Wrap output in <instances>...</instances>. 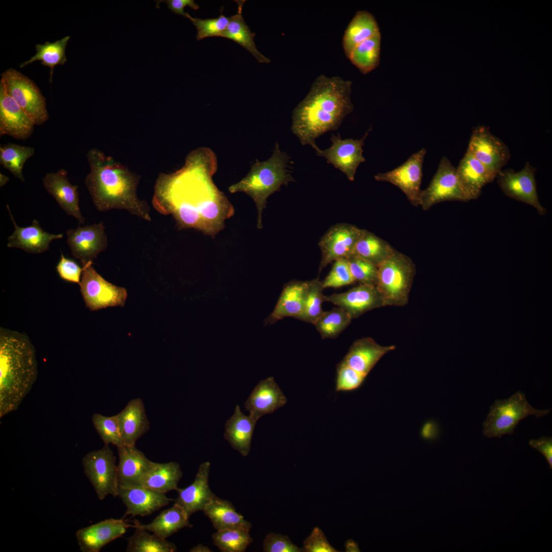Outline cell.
Listing matches in <instances>:
<instances>
[{
  "instance_id": "cell-7",
  "label": "cell",
  "mask_w": 552,
  "mask_h": 552,
  "mask_svg": "<svg viewBox=\"0 0 552 552\" xmlns=\"http://www.w3.org/2000/svg\"><path fill=\"white\" fill-rule=\"evenodd\" d=\"M550 411L551 409L541 410L533 407L525 395L517 391L508 399L495 400L482 423V433L488 438H500L505 434H512L521 420L530 416L540 418Z\"/></svg>"
},
{
  "instance_id": "cell-12",
  "label": "cell",
  "mask_w": 552,
  "mask_h": 552,
  "mask_svg": "<svg viewBox=\"0 0 552 552\" xmlns=\"http://www.w3.org/2000/svg\"><path fill=\"white\" fill-rule=\"evenodd\" d=\"M370 127L360 139L352 138L342 139L340 135L332 134V144L327 149L317 148L316 154L325 158L327 163L332 165L346 175L350 181H353L358 166L365 161L363 155V147Z\"/></svg>"
},
{
  "instance_id": "cell-14",
  "label": "cell",
  "mask_w": 552,
  "mask_h": 552,
  "mask_svg": "<svg viewBox=\"0 0 552 552\" xmlns=\"http://www.w3.org/2000/svg\"><path fill=\"white\" fill-rule=\"evenodd\" d=\"M467 152L496 176L511 157L507 146L484 125L473 129Z\"/></svg>"
},
{
  "instance_id": "cell-20",
  "label": "cell",
  "mask_w": 552,
  "mask_h": 552,
  "mask_svg": "<svg viewBox=\"0 0 552 552\" xmlns=\"http://www.w3.org/2000/svg\"><path fill=\"white\" fill-rule=\"evenodd\" d=\"M117 447L119 464L117 465L118 487L132 488L142 487L144 479L153 462L149 459L135 445H121Z\"/></svg>"
},
{
  "instance_id": "cell-46",
  "label": "cell",
  "mask_w": 552,
  "mask_h": 552,
  "mask_svg": "<svg viewBox=\"0 0 552 552\" xmlns=\"http://www.w3.org/2000/svg\"><path fill=\"white\" fill-rule=\"evenodd\" d=\"M186 17L189 18L196 27L198 40L206 37H221L229 21V17L222 14L215 18L200 19L193 18L186 13Z\"/></svg>"
},
{
  "instance_id": "cell-55",
  "label": "cell",
  "mask_w": 552,
  "mask_h": 552,
  "mask_svg": "<svg viewBox=\"0 0 552 552\" xmlns=\"http://www.w3.org/2000/svg\"><path fill=\"white\" fill-rule=\"evenodd\" d=\"M437 429L432 423H427L422 429V437L427 440H432L438 435Z\"/></svg>"
},
{
  "instance_id": "cell-8",
  "label": "cell",
  "mask_w": 552,
  "mask_h": 552,
  "mask_svg": "<svg viewBox=\"0 0 552 552\" xmlns=\"http://www.w3.org/2000/svg\"><path fill=\"white\" fill-rule=\"evenodd\" d=\"M1 82L35 125H41L48 120L45 99L31 80L16 70L9 68L2 74Z\"/></svg>"
},
{
  "instance_id": "cell-22",
  "label": "cell",
  "mask_w": 552,
  "mask_h": 552,
  "mask_svg": "<svg viewBox=\"0 0 552 552\" xmlns=\"http://www.w3.org/2000/svg\"><path fill=\"white\" fill-rule=\"evenodd\" d=\"M42 181L45 189L60 208L67 215L76 218L80 225L84 224L85 219L79 208L78 186L70 181L66 170L60 169L56 172L48 173Z\"/></svg>"
},
{
  "instance_id": "cell-11",
  "label": "cell",
  "mask_w": 552,
  "mask_h": 552,
  "mask_svg": "<svg viewBox=\"0 0 552 552\" xmlns=\"http://www.w3.org/2000/svg\"><path fill=\"white\" fill-rule=\"evenodd\" d=\"M80 292L86 307L90 311L111 307H123L127 297L125 288L106 281L94 268L93 263L82 267Z\"/></svg>"
},
{
  "instance_id": "cell-35",
  "label": "cell",
  "mask_w": 552,
  "mask_h": 552,
  "mask_svg": "<svg viewBox=\"0 0 552 552\" xmlns=\"http://www.w3.org/2000/svg\"><path fill=\"white\" fill-rule=\"evenodd\" d=\"M238 12L229 17V24L221 37L236 42L253 55L260 63H268L269 58L262 54L257 49L254 37L255 34L251 32L242 16V8L245 1H237Z\"/></svg>"
},
{
  "instance_id": "cell-37",
  "label": "cell",
  "mask_w": 552,
  "mask_h": 552,
  "mask_svg": "<svg viewBox=\"0 0 552 552\" xmlns=\"http://www.w3.org/2000/svg\"><path fill=\"white\" fill-rule=\"evenodd\" d=\"M388 242L374 234L363 229L354 249V255L378 267L395 251Z\"/></svg>"
},
{
  "instance_id": "cell-28",
  "label": "cell",
  "mask_w": 552,
  "mask_h": 552,
  "mask_svg": "<svg viewBox=\"0 0 552 552\" xmlns=\"http://www.w3.org/2000/svg\"><path fill=\"white\" fill-rule=\"evenodd\" d=\"M117 416L123 445H135L149 429V422L141 398L131 400Z\"/></svg>"
},
{
  "instance_id": "cell-17",
  "label": "cell",
  "mask_w": 552,
  "mask_h": 552,
  "mask_svg": "<svg viewBox=\"0 0 552 552\" xmlns=\"http://www.w3.org/2000/svg\"><path fill=\"white\" fill-rule=\"evenodd\" d=\"M362 231L346 223L338 224L330 228L318 243L321 252L319 271L332 261L353 256L356 244Z\"/></svg>"
},
{
  "instance_id": "cell-53",
  "label": "cell",
  "mask_w": 552,
  "mask_h": 552,
  "mask_svg": "<svg viewBox=\"0 0 552 552\" xmlns=\"http://www.w3.org/2000/svg\"><path fill=\"white\" fill-rule=\"evenodd\" d=\"M530 446L538 450L546 459L550 469H552V438L542 436L538 439H531Z\"/></svg>"
},
{
  "instance_id": "cell-42",
  "label": "cell",
  "mask_w": 552,
  "mask_h": 552,
  "mask_svg": "<svg viewBox=\"0 0 552 552\" xmlns=\"http://www.w3.org/2000/svg\"><path fill=\"white\" fill-rule=\"evenodd\" d=\"M351 320L344 310L337 307L324 311L313 325L323 339L335 338L349 326Z\"/></svg>"
},
{
  "instance_id": "cell-24",
  "label": "cell",
  "mask_w": 552,
  "mask_h": 552,
  "mask_svg": "<svg viewBox=\"0 0 552 552\" xmlns=\"http://www.w3.org/2000/svg\"><path fill=\"white\" fill-rule=\"evenodd\" d=\"M7 208L14 227V231L8 238V247L21 249L31 254H40L49 250L53 240L63 237L62 234H53L44 231L36 219L28 226H18L8 205Z\"/></svg>"
},
{
  "instance_id": "cell-56",
  "label": "cell",
  "mask_w": 552,
  "mask_h": 552,
  "mask_svg": "<svg viewBox=\"0 0 552 552\" xmlns=\"http://www.w3.org/2000/svg\"><path fill=\"white\" fill-rule=\"evenodd\" d=\"M346 552H359L360 551L359 545L357 542L352 539H349L344 543Z\"/></svg>"
},
{
  "instance_id": "cell-45",
  "label": "cell",
  "mask_w": 552,
  "mask_h": 552,
  "mask_svg": "<svg viewBox=\"0 0 552 552\" xmlns=\"http://www.w3.org/2000/svg\"><path fill=\"white\" fill-rule=\"evenodd\" d=\"M93 424L105 445H123L117 415L108 417L94 413Z\"/></svg>"
},
{
  "instance_id": "cell-25",
  "label": "cell",
  "mask_w": 552,
  "mask_h": 552,
  "mask_svg": "<svg viewBox=\"0 0 552 552\" xmlns=\"http://www.w3.org/2000/svg\"><path fill=\"white\" fill-rule=\"evenodd\" d=\"M119 497L126 507L124 517L149 515L167 505L173 500L165 493H160L144 487L123 488L118 487Z\"/></svg>"
},
{
  "instance_id": "cell-40",
  "label": "cell",
  "mask_w": 552,
  "mask_h": 552,
  "mask_svg": "<svg viewBox=\"0 0 552 552\" xmlns=\"http://www.w3.org/2000/svg\"><path fill=\"white\" fill-rule=\"evenodd\" d=\"M35 149L15 143L0 146V164L20 181H25L23 168L27 160L35 154Z\"/></svg>"
},
{
  "instance_id": "cell-38",
  "label": "cell",
  "mask_w": 552,
  "mask_h": 552,
  "mask_svg": "<svg viewBox=\"0 0 552 552\" xmlns=\"http://www.w3.org/2000/svg\"><path fill=\"white\" fill-rule=\"evenodd\" d=\"M381 42V35L379 32L355 47L348 58L361 73L368 74L380 63Z\"/></svg>"
},
{
  "instance_id": "cell-19",
  "label": "cell",
  "mask_w": 552,
  "mask_h": 552,
  "mask_svg": "<svg viewBox=\"0 0 552 552\" xmlns=\"http://www.w3.org/2000/svg\"><path fill=\"white\" fill-rule=\"evenodd\" d=\"M35 125L0 81V136L25 140L32 134Z\"/></svg>"
},
{
  "instance_id": "cell-2",
  "label": "cell",
  "mask_w": 552,
  "mask_h": 552,
  "mask_svg": "<svg viewBox=\"0 0 552 552\" xmlns=\"http://www.w3.org/2000/svg\"><path fill=\"white\" fill-rule=\"evenodd\" d=\"M352 82L338 76H318L305 98L293 109L291 129L301 144L316 150V139L338 129L354 106Z\"/></svg>"
},
{
  "instance_id": "cell-54",
  "label": "cell",
  "mask_w": 552,
  "mask_h": 552,
  "mask_svg": "<svg viewBox=\"0 0 552 552\" xmlns=\"http://www.w3.org/2000/svg\"><path fill=\"white\" fill-rule=\"evenodd\" d=\"M155 2H157V8L159 3L165 2L171 11L185 17L186 13L184 11V8L186 7H189L194 10H197L199 8V6L193 0H166L155 1Z\"/></svg>"
},
{
  "instance_id": "cell-48",
  "label": "cell",
  "mask_w": 552,
  "mask_h": 552,
  "mask_svg": "<svg viewBox=\"0 0 552 552\" xmlns=\"http://www.w3.org/2000/svg\"><path fill=\"white\" fill-rule=\"evenodd\" d=\"M355 281L351 273L348 259L341 258L335 261L329 274L322 284L326 288H339L353 284Z\"/></svg>"
},
{
  "instance_id": "cell-29",
  "label": "cell",
  "mask_w": 552,
  "mask_h": 552,
  "mask_svg": "<svg viewBox=\"0 0 552 552\" xmlns=\"http://www.w3.org/2000/svg\"><path fill=\"white\" fill-rule=\"evenodd\" d=\"M307 282L292 281L286 284L272 312L265 319V325L273 324L286 317L297 319L302 313Z\"/></svg>"
},
{
  "instance_id": "cell-6",
  "label": "cell",
  "mask_w": 552,
  "mask_h": 552,
  "mask_svg": "<svg viewBox=\"0 0 552 552\" xmlns=\"http://www.w3.org/2000/svg\"><path fill=\"white\" fill-rule=\"evenodd\" d=\"M415 273L411 259L396 250L378 267L376 286L384 307H403L408 303Z\"/></svg>"
},
{
  "instance_id": "cell-27",
  "label": "cell",
  "mask_w": 552,
  "mask_h": 552,
  "mask_svg": "<svg viewBox=\"0 0 552 552\" xmlns=\"http://www.w3.org/2000/svg\"><path fill=\"white\" fill-rule=\"evenodd\" d=\"M287 403V399L273 377L260 381L245 401L244 406L256 421L272 413Z\"/></svg>"
},
{
  "instance_id": "cell-1",
  "label": "cell",
  "mask_w": 552,
  "mask_h": 552,
  "mask_svg": "<svg viewBox=\"0 0 552 552\" xmlns=\"http://www.w3.org/2000/svg\"><path fill=\"white\" fill-rule=\"evenodd\" d=\"M217 169V158L211 149L201 147L192 151L181 169L159 175L153 206L162 214L173 216L178 228H194L214 237L235 213L213 181Z\"/></svg>"
},
{
  "instance_id": "cell-33",
  "label": "cell",
  "mask_w": 552,
  "mask_h": 552,
  "mask_svg": "<svg viewBox=\"0 0 552 552\" xmlns=\"http://www.w3.org/2000/svg\"><path fill=\"white\" fill-rule=\"evenodd\" d=\"M379 32L378 22L372 13L366 10L357 11L343 36V49L347 57L355 47Z\"/></svg>"
},
{
  "instance_id": "cell-4",
  "label": "cell",
  "mask_w": 552,
  "mask_h": 552,
  "mask_svg": "<svg viewBox=\"0 0 552 552\" xmlns=\"http://www.w3.org/2000/svg\"><path fill=\"white\" fill-rule=\"evenodd\" d=\"M38 375L35 349L28 336L0 329V418L16 411Z\"/></svg>"
},
{
  "instance_id": "cell-50",
  "label": "cell",
  "mask_w": 552,
  "mask_h": 552,
  "mask_svg": "<svg viewBox=\"0 0 552 552\" xmlns=\"http://www.w3.org/2000/svg\"><path fill=\"white\" fill-rule=\"evenodd\" d=\"M265 552H302L303 548L297 547L289 538L279 534L270 533L266 535L263 544Z\"/></svg>"
},
{
  "instance_id": "cell-5",
  "label": "cell",
  "mask_w": 552,
  "mask_h": 552,
  "mask_svg": "<svg viewBox=\"0 0 552 552\" xmlns=\"http://www.w3.org/2000/svg\"><path fill=\"white\" fill-rule=\"evenodd\" d=\"M290 160V157L281 151L279 144L276 143L269 158L264 162L256 159L247 176L228 188L231 193L242 192L252 198L258 210L259 229L263 227L262 214L268 197L279 191L282 185L286 186L294 181L288 169Z\"/></svg>"
},
{
  "instance_id": "cell-39",
  "label": "cell",
  "mask_w": 552,
  "mask_h": 552,
  "mask_svg": "<svg viewBox=\"0 0 552 552\" xmlns=\"http://www.w3.org/2000/svg\"><path fill=\"white\" fill-rule=\"evenodd\" d=\"M70 39V36H66L53 42L47 41L44 44H37L35 55L21 63L19 67H24L37 60L41 61L42 65L50 68V79L52 81L54 67L63 65L67 61L65 49Z\"/></svg>"
},
{
  "instance_id": "cell-13",
  "label": "cell",
  "mask_w": 552,
  "mask_h": 552,
  "mask_svg": "<svg viewBox=\"0 0 552 552\" xmlns=\"http://www.w3.org/2000/svg\"><path fill=\"white\" fill-rule=\"evenodd\" d=\"M536 169L527 162L519 171L511 169L501 170L496 178L498 186L507 196L534 207L543 216L547 211L540 203L535 180Z\"/></svg>"
},
{
  "instance_id": "cell-3",
  "label": "cell",
  "mask_w": 552,
  "mask_h": 552,
  "mask_svg": "<svg viewBox=\"0 0 552 552\" xmlns=\"http://www.w3.org/2000/svg\"><path fill=\"white\" fill-rule=\"evenodd\" d=\"M86 157L90 171L84 183L98 211L124 210L151 221L149 206L137 194L136 175L97 148L89 150Z\"/></svg>"
},
{
  "instance_id": "cell-23",
  "label": "cell",
  "mask_w": 552,
  "mask_h": 552,
  "mask_svg": "<svg viewBox=\"0 0 552 552\" xmlns=\"http://www.w3.org/2000/svg\"><path fill=\"white\" fill-rule=\"evenodd\" d=\"M396 348L381 346L370 337L361 338L352 344L341 362L365 379L378 361Z\"/></svg>"
},
{
  "instance_id": "cell-47",
  "label": "cell",
  "mask_w": 552,
  "mask_h": 552,
  "mask_svg": "<svg viewBox=\"0 0 552 552\" xmlns=\"http://www.w3.org/2000/svg\"><path fill=\"white\" fill-rule=\"evenodd\" d=\"M347 259L351 273L355 281L359 284L376 285L378 276L377 267L356 256Z\"/></svg>"
},
{
  "instance_id": "cell-43",
  "label": "cell",
  "mask_w": 552,
  "mask_h": 552,
  "mask_svg": "<svg viewBox=\"0 0 552 552\" xmlns=\"http://www.w3.org/2000/svg\"><path fill=\"white\" fill-rule=\"evenodd\" d=\"M212 538L213 544L222 552H244L252 541L249 531L241 529L217 531Z\"/></svg>"
},
{
  "instance_id": "cell-51",
  "label": "cell",
  "mask_w": 552,
  "mask_h": 552,
  "mask_svg": "<svg viewBox=\"0 0 552 552\" xmlns=\"http://www.w3.org/2000/svg\"><path fill=\"white\" fill-rule=\"evenodd\" d=\"M306 552H338L328 542L323 532L315 527L303 542Z\"/></svg>"
},
{
  "instance_id": "cell-34",
  "label": "cell",
  "mask_w": 552,
  "mask_h": 552,
  "mask_svg": "<svg viewBox=\"0 0 552 552\" xmlns=\"http://www.w3.org/2000/svg\"><path fill=\"white\" fill-rule=\"evenodd\" d=\"M189 519L185 511L174 504L172 507L161 512L150 523L144 524L136 522L133 526L151 532L166 539L183 528L192 527Z\"/></svg>"
},
{
  "instance_id": "cell-58",
  "label": "cell",
  "mask_w": 552,
  "mask_h": 552,
  "mask_svg": "<svg viewBox=\"0 0 552 552\" xmlns=\"http://www.w3.org/2000/svg\"><path fill=\"white\" fill-rule=\"evenodd\" d=\"M9 180V178L5 174L0 173V187L4 186Z\"/></svg>"
},
{
  "instance_id": "cell-44",
  "label": "cell",
  "mask_w": 552,
  "mask_h": 552,
  "mask_svg": "<svg viewBox=\"0 0 552 552\" xmlns=\"http://www.w3.org/2000/svg\"><path fill=\"white\" fill-rule=\"evenodd\" d=\"M322 282L318 279L308 281L304 309L297 319L314 324L324 311L322 303L324 302Z\"/></svg>"
},
{
  "instance_id": "cell-57",
  "label": "cell",
  "mask_w": 552,
  "mask_h": 552,
  "mask_svg": "<svg viewBox=\"0 0 552 552\" xmlns=\"http://www.w3.org/2000/svg\"><path fill=\"white\" fill-rule=\"evenodd\" d=\"M190 552H212L210 548L202 544H199L195 546L190 550Z\"/></svg>"
},
{
  "instance_id": "cell-30",
  "label": "cell",
  "mask_w": 552,
  "mask_h": 552,
  "mask_svg": "<svg viewBox=\"0 0 552 552\" xmlns=\"http://www.w3.org/2000/svg\"><path fill=\"white\" fill-rule=\"evenodd\" d=\"M457 177L472 200L476 199L482 188L496 176L469 152L465 153L456 168Z\"/></svg>"
},
{
  "instance_id": "cell-32",
  "label": "cell",
  "mask_w": 552,
  "mask_h": 552,
  "mask_svg": "<svg viewBox=\"0 0 552 552\" xmlns=\"http://www.w3.org/2000/svg\"><path fill=\"white\" fill-rule=\"evenodd\" d=\"M203 511L217 531L241 529L250 531L251 523L237 512L229 501L214 497L204 507Z\"/></svg>"
},
{
  "instance_id": "cell-10",
  "label": "cell",
  "mask_w": 552,
  "mask_h": 552,
  "mask_svg": "<svg viewBox=\"0 0 552 552\" xmlns=\"http://www.w3.org/2000/svg\"><path fill=\"white\" fill-rule=\"evenodd\" d=\"M472 200L461 183L456 168L443 156L429 186L421 190L420 205L425 211L446 201L467 202Z\"/></svg>"
},
{
  "instance_id": "cell-49",
  "label": "cell",
  "mask_w": 552,
  "mask_h": 552,
  "mask_svg": "<svg viewBox=\"0 0 552 552\" xmlns=\"http://www.w3.org/2000/svg\"><path fill=\"white\" fill-rule=\"evenodd\" d=\"M336 392L352 391L358 388L365 379L340 362L337 365Z\"/></svg>"
},
{
  "instance_id": "cell-21",
  "label": "cell",
  "mask_w": 552,
  "mask_h": 552,
  "mask_svg": "<svg viewBox=\"0 0 552 552\" xmlns=\"http://www.w3.org/2000/svg\"><path fill=\"white\" fill-rule=\"evenodd\" d=\"M130 526L123 519H108L80 528L76 533L82 552H99L107 544L122 536Z\"/></svg>"
},
{
  "instance_id": "cell-15",
  "label": "cell",
  "mask_w": 552,
  "mask_h": 552,
  "mask_svg": "<svg viewBox=\"0 0 552 552\" xmlns=\"http://www.w3.org/2000/svg\"><path fill=\"white\" fill-rule=\"evenodd\" d=\"M427 150L423 148L411 155L403 164L385 173H379L374 178L380 181L388 182L399 188L405 195L410 203L420 205L423 177V164Z\"/></svg>"
},
{
  "instance_id": "cell-41",
  "label": "cell",
  "mask_w": 552,
  "mask_h": 552,
  "mask_svg": "<svg viewBox=\"0 0 552 552\" xmlns=\"http://www.w3.org/2000/svg\"><path fill=\"white\" fill-rule=\"evenodd\" d=\"M132 536L127 538V552H174L176 545L147 530L135 527Z\"/></svg>"
},
{
  "instance_id": "cell-26",
  "label": "cell",
  "mask_w": 552,
  "mask_h": 552,
  "mask_svg": "<svg viewBox=\"0 0 552 552\" xmlns=\"http://www.w3.org/2000/svg\"><path fill=\"white\" fill-rule=\"evenodd\" d=\"M210 467L209 462L201 464L193 482L188 487L177 490L178 495L174 504L181 507L189 518L193 513L203 511L215 496L209 485Z\"/></svg>"
},
{
  "instance_id": "cell-18",
  "label": "cell",
  "mask_w": 552,
  "mask_h": 552,
  "mask_svg": "<svg viewBox=\"0 0 552 552\" xmlns=\"http://www.w3.org/2000/svg\"><path fill=\"white\" fill-rule=\"evenodd\" d=\"M326 301L344 310L352 319L373 309L384 307L381 295L374 285L359 284L345 292L324 295Z\"/></svg>"
},
{
  "instance_id": "cell-9",
  "label": "cell",
  "mask_w": 552,
  "mask_h": 552,
  "mask_svg": "<svg viewBox=\"0 0 552 552\" xmlns=\"http://www.w3.org/2000/svg\"><path fill=\"white\" fill-rule=\"evenodd\" d=\"M116 458L109 445L87 453L82 458L84 472L98 497L103 500L109 495L118 497Z\"/></svg>"
},
{
  "instance_id": "cell-36",
  "label": "cell",
  "mask_w": 552,
  "mask_h": 552,
  "mask_svg": "<svg viewBox=\"0 0 552 552\" xmlns=\"http://www.w3.org/2000/svg\"><path fill=\"white\" fill-rule=\"evenodd\" d=\"M182 476L180 466L175 462H153L142 487L166 494L171 490H178L177 485Z\"/></svg>"
},
{
  "instance_id": "cell-52",
  "label": "cell",
  "mask_w": 552,
  "mask_h": 552,
  "mask_svg": "<svg viewBox=\"0 0 552 552\" xmlns=\"http://www.w3.org/2000/svg\"><path fill=\"white\" fill-rule=\"evenodd\" d=\"M56 268L62 279L69 282L80 283L83 269L74 260L65 258L61 254Z\"/></svg>"
},
{
  "instance_id": "cell-31",
  "label": "cell",
  "mask_w": 552,
  "mask_h": 552,
  "mask_svg": "<svg viewBox=\"0 0 552 552\" xmlns=\"http://www.w3.org/2000/svg\"><path fill=\"white\" fill-rule=\"evenodd\" d=\"M257 422L250 415H244L237 405L234 413L225 425V439L232 448L244 456H247L249 453Z\"/></svg>"
},
{
  "instance_id": "cell-16",
  "label": "cell",
  "mask_w": 552,
  "mask_h": 552,
  "mask_svg": "<svg viewBox=\"0 0 552 552\" xmlns=\"http://www.w3.org/2000/svg\"><path fill=\"white\" fill-rule=\"evenodd\" d=\"M66 235L71 254L80 261L82 267L93 263L108 246L107 236L102 222L68 229Z\"/></svg>"
}]
</instances>
